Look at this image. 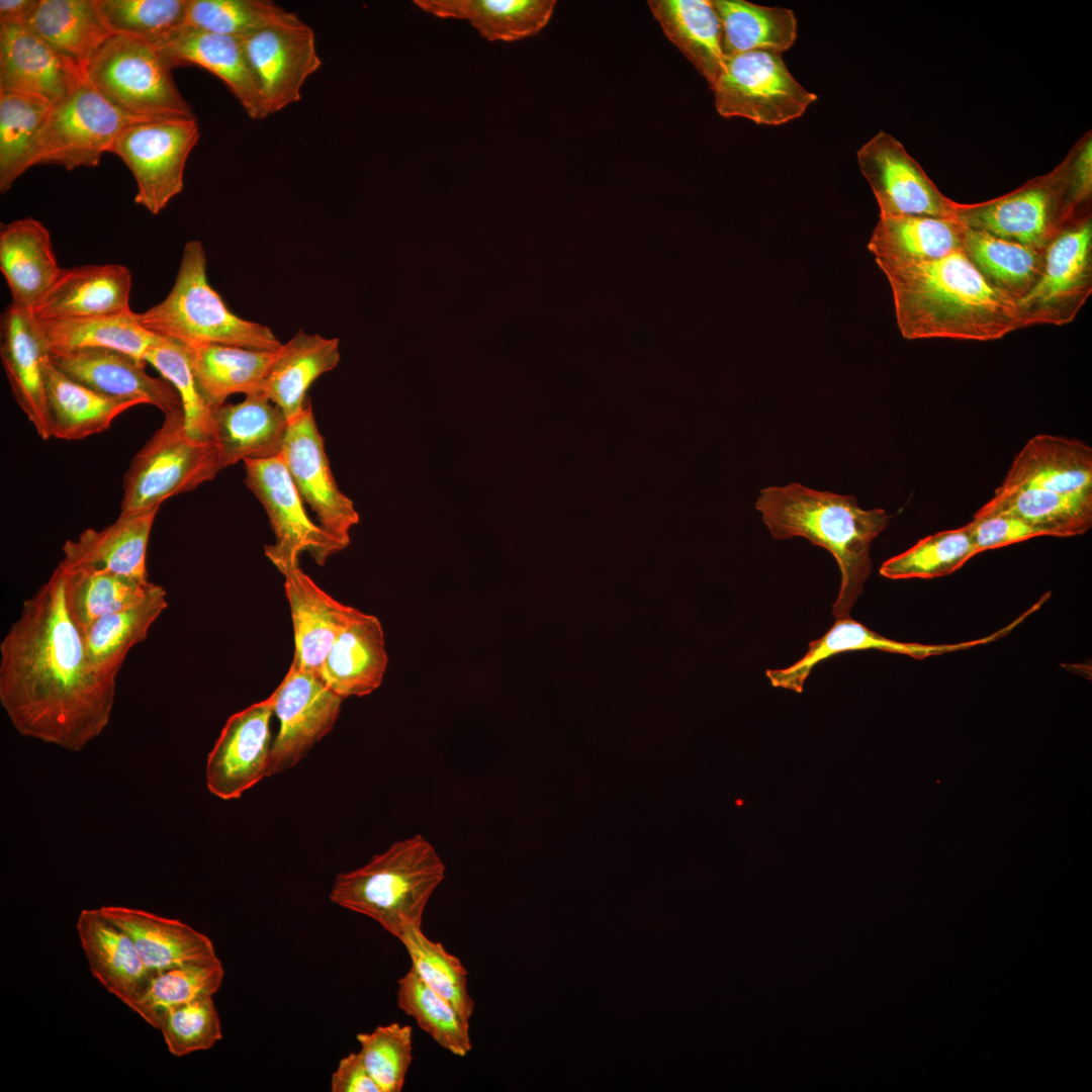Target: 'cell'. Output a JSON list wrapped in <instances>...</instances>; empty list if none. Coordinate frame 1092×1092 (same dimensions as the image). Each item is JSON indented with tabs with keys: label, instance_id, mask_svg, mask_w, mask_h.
<instances>
[{
	"label": "cell",
	"instance_id": "obj_1",
	"mask_svg": "<svg viewBox=\"0 0 1092 1092\" xmlns=\"http://www.w3.org/2000/svg\"><path fill=\"white\" fill-rule=\"evenodd\" d=\"M116 680L89 664L58 565L0 643V703L22 736L79 751L107 726Z\"/></svg>",
	"mask_w": 1092,
	"mask_h": 1092
},
{
	"label": "cell",
	"instance_id": "obj_2",
	"mask_svg": "<svg viewBox=\"0 0 1092 1092\" xmlns=\"http://www.w3.org/2000/svg\"><path fill=\"white\" fill-rule=\"evenodd\" d=\"M877 264L907 340L985 342L1020 329L1017 301L989 284L963 250L927 262Z\"/></svg>",
	"mask_w": 1092,
	"mask_h": 1092
},
{
	"label": "cell",
	"instance_id": "obj_3",
	"mask_svg": "<svg viewBox=\"0 0 1092 1092\" xmlns=\"http://www.w3.org/2000/svg\"><path fill=\"white\" fill-rule=\"evenodd\" d=\"M755 507L774 538L800 536L832 554L841 573L832 615L849 616L871 573V544L889 523L885 510H864L853 495L797 482L761 489Z\"/></svg>",
	"mask_w": 1092,
	"mask_h": 1092
},
{
	"label": "cell",
	"instance_id": "obj_4",
	"mask_svg": "<svg viewBox=\"0 0 1092 1092\" xmlns=\"http://www.w3.org/2000/svg\"><path fill=\"white\" fill-rule=\"evenodd\" d=\"M445 864L422 835L394 842L366 864L337 876L333 903L376 921L396 938L422 927L425 908L445 878Z\"/></svg>",
	"mask_w": 1092,
	"mask_h": 1092
},
{
	"label": "cell",
	"instance_id": "obj_5",
	"mask_svg": "<svg viewBox=\"0 0 1092 1092\" xmlns=\"http://www.w3.org/2000/svg\"><path fill=\"white\" fill-rule=\"evenodd\" d=\"M142 326L183 344H221L274 351L282 346L267 326L231 311L210 286L206 255L199 240L183 248L174 285L167 296L139 313Z\"/></svg>",
	"mask_w": 1092,
	"mask_h": 1092
},
{
	"label": "cell",
	"instance_id": "obj_6",
	"mask_svg": "<svg viewBox=\"0 0 1092 1092\" xmlns=\"http://www.w3.org/2000/svg\"><path fill=\"white\" fill-rule=\"evenodd\" d=\"M1066 158L1050 173L1015 190L978 203H958L956 217L993 237L1045 248L1072 221L1091 215Z\"/></svg>",
	"mask_w": 1092,
	"mask_h": 1092
},
{
	"label": "cell",
	"instance_id": "obj_7",
	"mask_svg": "<svg viewBox=\"0 0 1092 1092\" xmlns=\"http://www.w3.org/2000/svg\"><path fill=\"white\" fill-rule=\"evenodd\" d=\"M85 75L105 99L130 115L195 118L171 66L142 39L112 33L90 59Z\"/></svg>",
	"mask_w": 1092,
	"mask_h": 1092
},
{
	"label": "cell",
	"instance_id": "obj_8",
	"mask_svg": "<svg viewBox=\"0 0 1092 1092\" xmlns=\"http://www.w3.org/2000/svg\"><path fill=\"white\" fill-rule=\"evenodd\" d=\"M220 470L214 442L189 437L183 411L166 415L128 465L120 513L160 508L166 499L212 480Z\"/></svg>",
	"mask_w": 1092,
	"mask_h": 1092
},
{
	"label": "cell",
	"instance_id": "obj_9",
	"mask_svg": "<svg viewBox=\"0 0 1092 1092\" xmlns=\"http://www.w3.org/2000/svg\"><path fill=\"white\" fill-rule=\"evenodd\" d=\"M161 118V117H160ZM152 119L125 113L105 99L86 75L53 104L36 134L31 166L55 164L71 171L96 167L129 123Z\"/></svg>",
	"mask_w": 1092,
	"mask_h": 1092
},
{
	"label": "cell",
	"instance_id": "obj_10",
	"mask_svg": "<svg viewBox=\"0 0 1092 1092\" xmlns=\"http://www.w3.org/2000/svg\"><path fill=\"white\" fill-rule=\"evenodd\" d=\"M711 88L721 116L767 125L800 117L817 98L793 77L780 54L766 51L725 57Z\"/></svg>",
	"mask_w": 1092,
	"mask_h": 1092
},
{
	"label": "cell",
	"instance_id": "obj_11",
	"mask_svg": "<svg viewBox=\"0 0 1092 1092\" xmlns=\"http://www.w3.org/2000/svg\"><path fill=\"white\" fill-rule=\"evenodd\" d=\"M199 138L196 118L161 117L127 124L111 152L131 171L134 202L158 214L184 187L187 158Z\"/></svg>",
	"mask_w": 1092,
	"mask_h": 1092
},
{
	"label": "cell",
	"instance_id": "obj_12",
	"mask_svg": "<svg viewBox=\"0 0 1092 1092\" xmlns=\"http://www.w3.org/2000/svg\"><path fill=\"white\" fill-rule=\"evenodd\" d=\"M244 466L245 484L265 509L275 536L265 555L281 573L299 565L302 552L323 565L343 549L307 515L281 455L246 460Z\"/></svg>",
	"mask_w": 1092,
	"mask_h": 1092
},
{
	"label": "cell",
	"instance_id": "obj_13",
	"mask_svg": "<svg viewBox=\"0 0 1092 1092\" xmlns=\"http://www.w3.org/2000/svg\"><path fill=\"white\" fill-rule=\"evenodd\" d=\"M1092 292V218H1078L1048 245L1041 275L1017 301L1020 329L1072 323Z\"/></svg>",
	"mask_w": 1092,
	"mask_h": 1092
},
{
	"label": "cell",
	"instance_id": "obj_14",
	"mask_svg": "<svg viewBox=\"0 0 1092 1092\" xmlns=\"http://www.w3.org/2000/svg\"><path fill=\"white\" fill-rule=\"evenodd\" d=\"M269 698L279 729L271 745L268 777L294 766L333 729L343 701L318 673L293 665Z\"/></svg>",
	"mask_w": 1092,
	"mask_h": 1092
},
{
	"label": "cell",
	"instance_id": "obj_15",
	"mask_svg": "<svg viewBox=\"0 0 1092 1092\" xmlns=\"http://www.w3.org/2000/svg\"><path fill=\"white\" fill-rule=\"evenodd\" d=\"M857 163L880 207V216L956 217L946 197L890 133L880 131L857 151Z\"/></svg>",
	"mask_w": 1092,
	"mask_h": 1092
},
{
	"label": "cell",
	"instance_id": "obj_16",
	"mask_svg": "<svg viewBox=\"0 0 1092 1092\" xmlns=\"http://www.w3.org/2000/svg\"><path fill=\"white\" fill-rule=\"evenodd\" d=\"M280 455L318 525L344 549L349 544L350 528L358 522V514L335 481L309 400L289 422Z\"/></svg>",
	"mask_w": 1092,
	"mask_h": 1092
},
{
	"label": "cell",
	"instance_id": "obj_17",
	"mask_svg": "<svg viewBox=\"0 0 1092 1092\" xmlns=\"http://www.w3.org/2000/svg\"><path fill=\"white\" fill-rule=\"evenodd\" d=\"M243 43L271 113L299 101L304 82L322 66L312 28L295 13Z\"/></svg>",
	"mask_w": 1092,
	"mask_h": 1092
},
{
	"label": "cell",
	"instance_id": "obj_18",
	"mask_svg": "<svg viewBox=\"0 0 1092 1092\" xmlns=\"http://www.w3.org/2000/svg\"><path fill=\"white\" fill-rule=\"evenodd\" d=\"M272 715L268 697L226 720L206 761V785L211 794L222 800L237 799L268 777Z\"/></svg>",
	"mask_w": 1092,
	"mask_h": 1092
},
{
	"label": "cell",
	"instance_id": "obj_19",
	"mask_svg": "<svg viewBox=\"0 0 1092 1092\" xmlns=\"http://www.w3.org/2000/svg\"><path fill=\"white\" fill-rule=\"evenodd\" d=\"M52 363L73 380L112 398L152 404L164 416L183 411L180 396L163 377H153L146 361L110 349L51 354Z\"/></svg>",
	"mask_w": 1092,
	"mask_h": 1092
},
{
	"label": "cell",
	"instance_id": "obj_20",
	"mask_svg": "<svg viewBox=\"0 0 1092 1092\" xmlns=\"http://www.w3.org/2000/svg\"><path fill=\"white\" fill-rule=\"evenodd\" d=\"M0 357L14 399L42 440L52 438L46 394L50 349L30 309L10 303L1 315Z\"/></svg>",
	"mask_w": 1092,
	"mask_h": 1092
},
{
	"label": "cell",
	"instance_id": "obj_21",
	"mask_svg": "<svg viewBox=\"0 0 1092 1092\" xmlns=\"http://www.w3.org/2000/svg\"><path fill=\"white\" fill-rule=\"evenodd\" d=\"M84 75L24 23H0V91L34 95L53 105Z\"/></svg>",
	"mask_w": 1092,
	"mask_h": 1092
},
{
	"label": "cell",
	"instance_id": "obj_22",
	"mask_svg": "<svg viewBox=\"0 0 1092 1092\" xmlns=\"http://www.w3.org/2000/svg\"><path fill=\"white\" fill-rule=\"evenodd\" d=\"M172 69L196 65L218 77L253 119L271 114L243 39L183 26L156 47Z\"/></svg>",
	"mask_w": 1092,
	"mask_h": 1092
},
{
	"label": "cell",
	"instance_id": "obj_23",
	"mask_svg": "<svg viewBox=\"0 0 1092 1092\" xmlns=\"http://www.w3.org/2000/svg\"><path fill=\"white\" fill-rule=\"evenodd\" d=\"M282 574L293 626L291 665L320 674L334 641L359 610L332 598L299 565Z\"/></svg>",
	"mask_w": 1092,
	"mask_h": 1092
},
{
	"label": "cell",
	"instance_id": "obj_24",
	"mask_svg": "<svg viewBox=\"0 0 1092 1092\" xmlns=\"http://www.w3.org/2000/svg\"><path fill=\"white\" fill-rule=\"evenodd\" d=\"M1013 487L1092 495L1091 446L1065 436H1033L1017 453L998 488Z\"/></svg>",
	"mask_w": 1092,
	"mask_h": 1092
},
{
	"label": "cell",
	"instance_id": "obj_25",
	"mask_svg": "<svg viewBox=\"0 0 1092 1092\" xmlns=\"http://www.w3.org/2000/svg\"><path fill=\"white\" fill-rule=\"evenodd\" d=\"M289 421L283 411L263 392L252 393L238 403H223L212 411V441L220 469L240 461L280 455Z\"/></svg>",
	"mask_w": 1092,
	"mask_h": 1092
},
{
	"label": "cell",
	"instance_id": "obj_26",
	"mask_svg": "<svg viewBox=\"0 0 1092 1092\" xmlns=\"http://www.w3.org/2000/svg\"><path fill=\"white\" fill-rule=\"evenodd\" d=\"M131 273L120 264L62 268L31 310L39 320L117 314L130 309Z\"/></svg>",
	"mask_w": 1092,
	"mask_h": 1092
},
{
	"label": "cell",
	"instance_id": "obj_27",
	"mask_svg": "<svg viewBox=\"0 0 1092 1092\" xmlns=\"http://www.w3.org/2000/svg\"><path fill=\"white\" fill-rule=\"evenodd\" d=\"M99 910L130 937L151 974L219 961L211 939L178 919L122 906H102Z\"/></svg>",
	"mask_w": 1092,
	"mask_h": 1092
},
{
	"label": "cell",
	"instance_id": "obj_28",
	"mask_svg": "<svg viewBox=\"0 0 1092 1092\" xmlns=\"http://www.w3.org/2000/svg\"><path fill=\"white\" fill-rule=\"evenodd\" d=\"M76 929L92 976L130 1008L146 993L152 975L130 937L99 909L82 910Z\"/></svg>",
	"mask_w": 1092,
	"mask_h": 1092
},
{
	"label": "cell",
	"instance_id": "obj_29",
	"mask_svg": "<svg viewBox=\"0 0 1092 1092\" xmlns=\"http://www.w3.org/2000/svg\"><path fill=\"white\" fill-rule=\"evenodd\" d=\"M158 512L159 508L120 513L102 530L86 529L76 540L65 542L60 562L68 567H90L149 580L146 555Z\"/></svg>",
	"mask_w": 1092,
	"mask_h": 1092
},
{
	"label": "cell",
	"instance_id": "obj_30",
	"mask_svg": "<svg viewBox=\"0 0 1092 1092\" xmlns=\"http://www.w3.org/2000/svg\"><path fill=\"white\" fill-rule=\"evenodd\" d=\"M990 641L991 637L988 636L954 644L900 642L886 638L850 616H846L836 618L824 635L809 642L808 651L798 661L785 668L767 669L765 674L772 687L801 693L807 677L818 663L843 652L876 649L923 659L932 655L968 649Z\"/></svg>",
	"mask_w": 1092,
	"mask_h": 1092
},
{
	"label": "cell",
	"instance_id": "obj_31",
	"mask_svg": "<svg viewBox=\"0 0 1092 1092\" xmlns=\"http://www.w3.org/2000/svg\"><path fill=\"white\" fill-rule=\"evenodd\" d=\"M387 662L379 619L359 611L334 641L320 675L343 699L364 697L380 687Z\"/></svg>",
	"mask_w": 1092,
	"mask_h": 1092
},
{
	"label": "cell",
	"instance_id": "obj_32",
	"mask_svg": "<svg viewBox=\"0 0 1092 1092\" xmlns=\"http://www.w3.org/2000/svg\"><path fill=\"white\" fill-rule=\"evenodd\" d=\"M0 270L11 302L32 310L62 270L51 235L40 221L26 217L1 225Z\"/></svg>",
	"mask_w": 1092,
	"mask_h": 1092
},
{
	"label": "cell",
	"instance_id": "obj_33",
	"mask_svg": "<svg viewBox=\"0 0 1092 1092\" xmlns=\"http://www.w3.org/2000/svg\"><path fill=\"white\" fill-rule=\"evenodd\" d=\"M183 345L198 389L212 411L223 404L232 394L262 392L280 349L255 350L221 344Z\"/></svg>",
	"mask_w": 1092,
	"mask_h": 1092
},
{
	"label": "cell",
	"instance_id": "obj_34",
	"mask_svg": "<svg viewBox=\"0 0 1092 1092\" xmlns=\"http://www.w3.org/2000/svg\"><path fill=\"white\" fill-rule=\"evenodd\" d=\"M340 361L339 340L298 331L278 355L265 379L262 392L290 422L304 408L309 386Z\"/></svg>",
	"mask_w": 1092,
	"mask_h": 1092
},
{
	"label": "cell",
	"instance_id": "obj_35",
	"mask_svg": "<svg viewBox=\"0 0 1092 1092\" xmlns=\"http://www.w3.org/2000/svg\"><path fill=\"white\" fill-rule=\"evenodd\" d=\"M964 232L957 217L880 216L868 249L876 262L933 261L963 250Z\"/></svg>",
	"mask_w": 1092,
	"mask_h": 1092
},
{
	"label": "cell",
	"instance_id": "obj_36",
	"mask_svg": "<svg viewBox=\"0 0 1092 1092\" xmlns=\"http://www.w3.org/2000/svg\"><path fill=\"white\" fill-rule=\"evenodd\" d=\"M46 394L52 438L76 441L101 433L135 400L108 397L73 380L50 360L46 368Z\"/></svg>",
	"mask_w": 1092,
	"mask_h": 1092
},
{
	"label": "cell",
	"instance_id": "obj_37",
	"mask_svg": "<svg viewBox=\"0 0 1092 1092\" xmlns=\"http://www.w3.org/2000/svg\"><path fill=\"white\" fill-rule=\"evenodd\" d=\"M427 13L463 19L490 40L514 41L539 33L549 22L554 0H415Z\"/></svg>",
	"mask_w": 1092,
	"mask_h": 1092
},
{
	"label": "cell",
	"instance_id": "obj_38",
	"mask_svg": "<svg viewBox=\"0 0 1092 1092\" xmlns=\"http://www.w3.org/2000/svg\"><path fill=\"white\" fill-rule=\"evenodd\" d=\"M167 607V592L156 584L140 603L92 622L82 631L92 669L105 678L116 680L129 650L146 640L151 626Z\"/></svg>",
	"mask_w": 1092,
	"mask_h": 1092
},
{
	"label": "cell",
	"instance_id": "obj_39",
	"mask_svg": "<svg viewBox=\"0 0 1092 1092\" xmlns=\"http://www.w3.org/2000/svg\"><path fill=\"white\" fill-rule=\"evenodd\" d=\"M36 321L51 354L110 349L146 361L158 339L142 326L139 313L131 309L110 315Z\"/></svg>",
	"mask_w": 1092,
	"mask_h": 1092
},
{
	"label": "cell",
	"instance_id": "obj_40",
	"mask_svg": "<svg viewBox=\"0 0 1092 1092\" xmlns=\"http://www.w3.org/2000/svg\"><path fill=\"white\" fill-rule=\"evenodd\" d=\"M648 6L666 37L712 86L725 59L712 1L649 0Z\"/></svg>",
	"mask_w": 1092,
	"mask_h": 1092
},
{
	"label": "cell",
	"instance_id": "obj_41",
	"mask_svg": "<svg viewBox=\"0 0 1092 1092\" xmlns=\"http://www.w3.org/2000/svg\"><path fill=\"white\" fill-rule=\"evenodd\" d=\"M23 23L84 71L95 52L112 34L101 18L96 0H38Z\"/></svg>",
	"mask_w": 1092,
	"mask_h": 1092
},
{
	"label": "cell",
	"instance_id": "obj_42",
	"mask_svg": "<svg viewBox=\"0 0 1092 1092\" xmlns=\"http://www.w3.org/2000/svg\"><path fill=\"white\" fill-rule=\"evenodd\" d=\"M984 511L1012 515L1040 536L1073 537L1092 526V495H1075L1034 487L997 488Z\"/></svg>",
	"mask_w": 1092,
	"mask_h": 1092
},
{
	"label": "cell",
	"instance_id": "obj_43",
	"mask_svg": "<svg viewBox=\"0 0 1092 1092\" xmlns=\"http://www.w3.org/2000/svg\"><path fill=\"white\" fill-rule=\"evenodd\" d=\"M963 251L989 284L1019 301L1038 281L1046 247L1005 241L965 225Z\"/></svg>",
	"mask_w": 1092,
	"mask_h": 1092
},
{
	"label": "cell",
	"instance_id": "obj_44",
	"mask_svg": "<svg viewBox=\"0 0 1092 1092\" xmlns=\"http://www.w3.org/2000/svg\"><path fill=\"white\" fill-rule=\"evenodd\" d=\"M721 25L725 57L751 51L780 54L797 37V20L792 10L757 5L744 0H713Z\"/></svg>",
	"mask_w": 1092,
	"mask_h": 1092
},
{
	"label": "cell",
	"instance_id": "obj_45",
	"mask_svg": "<svg viewBox=\"0 0 1092 1092\" xmlns=\"http://www.w3.org/2000/svg\"><path fill=\"white\" fill-rule=\"evenodd\" d=\"M59 565L66 573L69 610L81 632L95 620L140 603L156 586L108 570Z\"/></svg>",
	"mask_w": 1092,
	"mask_h": 1092
},
{
	"label": "cell",
	"instance_id": "obj_46",
	"mask_svg": "<svg viewBox=\"0 0 1092 1092\" xmlns=\"http://www.w3.org/2000/svg\"><path fill=\"white\" fill-rule=\"evenodd\" d=\"M52 104L34 95L0 91V192L31 166L33 144Z\"/></svg>",
	"mask_w": 1092,
	"mask_h": 1092
},
{
	"label": "cell",
	"instance_id": "obj_47",
	"mask_svg": "<svg viewBox=\"0 0 1092 1092\" xmlns=\"http://www.w3.org/2000/svg\"><path fill=\"white\" fill-rule=\"evenodd\" d=\"M397 1006L451 1054L465 1057L471 1051L469 1019L429 988L412 967L398 980Z\"/></svg>",
	"mask_w": 1092,
	"mask_h": 1092
},
{
	"label": "cell",
	"instance_id": "obj_48",
	"mask_svg": "<svg viewBox=\"0 0 1092 1092\" xmlns=\"http://www.w3.org/2000/svg\"><path fill=\"white\" fill-rule=\"evenodd\" d=\"M975 555L977 552L965 525L919 540L911 548L886 560L880 573L890 579L936 578L959 570Z\"/></svg>",
	"mask_w": 1092,
	"mask_h": 1092
},
{
	"label": "cell",
	"instance_id": "obj_49",
	"mask_svg": "<svg viewBox=\"0 0 1092 1092\" xmlns=\"http://www.w3.org/2000/svg\"><path fill=\"white\" fill-rule=\"evenodd\" d=\"M399 940L410 956L411 967L423 982L470 1019L475 1002L467 987L468 972L460 959L441 942L426 936L422 927L408 928Z\"/></svg>",
	"mask_w": 1092,
	"mask_h": 1092
},
{
	"label": "cell",
	"instance_id": "obj_50",
	"mask_svg": "<svg viewBox=\"0 0 1092 1092\" xmlns=\"http://www.w3.org/2000/svg\"><path fill=\"white\" fill-rule=\"evenodd\" d=\"M223 978L224 969L220 961L189 964L152 974L146 993L130 1009L158 1028L162 1010L200 997L213 996Z\"/></svg>",
	"mask_w": 1092,
	"mask_h": 1092
},
{
	"label": "cell",
	"instance_id": "obj_51",
	"mask_svg": "<svg viewBox=\"0 0 1092 1092\" xmlns=\"http://www.w3.org/2000/svg\"><path fill=\"white\" fill-rule=\"evenodd\" d=\"M292 14L266 0H186L185 25L245 39Z\"/></svg>",
	"mask_w": 1092,
	"mask_h": 1092
},
{
	"label": "cell",
	"instance_id": "obj_52",
	"mask_svg": "<svg viewBox=\"0 0 1092 1092\" xmlns=\"http://www.w3.org/2000/svg\"><path fill=\"white\" fill-rule=\"evenodd\" d=\"M96 4L112 33L155 47L185 26L186 0H96Z\"/></svg>",
	"mask_w": 1092,
	"mask_h": 1092
},
{
	"label": "cell",
	"instance_id": "obj_53",
	"mask_svg": "<svg viewBox=\"0 0 1092 1092\" xmlns=\"http://www.w3.org/2000/svg\"><path fill=\"white\" fill-rule=\"evenodd\" d=\"M145 360L178 392L187 435L199 441H212V410L198 389L185 346L158 335Z\"/></svg>",
	"mask_w": 1092,
	"mask_h": 1092
},
{
	"label": "cell",
	"instance_id": "obj_54",
	"mask_svg": "<svg viewBox=\"0 0 1092 1092\" xmlns=\"http://www.w3.org/2000/svg\"><path fill=\"white\" fill-rule=\"evenodd\" d=\"M158 1029L169 1053L175 1057L209 1050L222 1038L213 996L200 997L162 1010Z\"/></svg>",
	"mask_w": 1092,
	"mask_h": 1092
},
{
	"label": "cell",
	"instance_id": "obj_55",
	"mask_svg": "<svg viewBox=\"0 0 1092 1092\" xmlns=\"http://www.w3.org/2000/svg\"><path fill=\"white\" fill-rule=\"evenodd\" d=\"M364 1065L382 1092H400L413 1062V1029L392 1022L357 1034Z\"/></svg>",
	"mask_w": 1092,
	"mask_h": 1092
},
{
	"label": "cell",
	"instance_id": "obj_56",
	"mask_svg": "<svg viewBox=\"0 0 1092 1092\" xmlns=\"http://www.w3.org/2000/svg\"><path fill=\"white\" fill-rule=\"evenodd\" d=\"M967 527L977 554L1040 536L1034 528L1012 515L982 509Z\"/></svg>",
	"mask_w": 1092,
	"mask_h": 1092
},
{
	"label": "cell",
	"instance_id": "obj_57",
	"mask_svg": "<svg viewBox=\"0 0 1092 1092\" xmlns=\"http://www.w3.org/2000/svg\"><path fill=\"white\" fill-rule=\"evenodd\" d=\"M332 1092H382L367 1071L360 1053L341 1059L331 1078Z\"/></svg>",
	"mask_w": 1092,
	"mask_h": 1092
},
{
	"label": "cell",
	"instance_id": "obj_58",
	"mask_svg": "<svg viewBox=\"0 0 1092 1092\" xmlns=\"http://www.w3.org/2000/svg\"><path fill=\"white\" fill-rule=\"evenodd\" d=\"M38 0H1L0 23H23Z\"/></svg>",
	"mask_w": 1092,
	"mask_h": 1092
}]
</instances>
